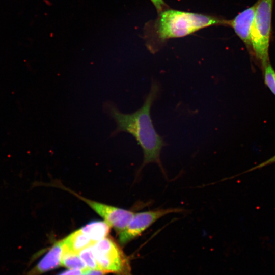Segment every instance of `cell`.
Listing matches in <instances>:
<instances>
[{
	"mask_svg": "<svg viewBox=\"0 0 275 275\" xmlns=\"http://www.w3.org/2000/svg\"><path fill=\"white\" fill-rule=\"evenodd\" d=\"M160 92L159 83L153 81L143 106L137 111L132 114H124L113 105H109L108 110L117 123L116 131H124L132 135L141 147L144 154L142 167L148 163H155L164 174L160 153L166 143L155 129L150 116L151 107Z\"/></svg>",
	"mask_w": 275,
	"mask_h": 275,
	"instance_id": "cell-1",
	"label": "cell"
},
{
	"mask_svg": "<svg viewBox=\"0 0 275 275\" xmlns=\"http://www.w3.org/2000/svg\"><path fill=\"white\" fill-rule=\"evenodd\" d=\"M215 25H229V20L213 16L172 9L160 12L155 24L161 42L190 35L202 28Z\"/></svg>",
	"mask_w": 275,
	"mask_h": 275,
	"instance_id": "cell-2",
	"label": "cell"
},
{
	"mask_svg": "<svg viewBox=\"0 0 275 275\" xmlns=\"http://www.w3.org/2000/svg\"><path fill=\"white\" fill-rule=\"evenodd\" d=\"M274 0H258L251 32L254 54L263 70L270 63L269 46L271 32L272 10Z\"/></svg>",
	"mask_w": 275,
	"mask_h": 275,
	"instance_id": "cell-3",
	"label": "cell"
},
{
	"mask_svg": "<svg viewBox=\"0 0 275 275\" xmlns=\"http://www.w3.org/2000/svg\"><path fill=\"white\" fill-rule=\"evenodd\" d=\"M100 270L118 275H131L127 258L117 243L105 237L92 246Z\"/></svg>",
	"mask_w": 275,
	"mask_h": 275,
	"instance_id": "cell-4",
	"label": "cell"
},
{
	"mask_svg": "<svg viewBox=\"0 0 275 275\" xmlns=\"http://www.w3.org/2000/svg\"><path fill=\"white\" fill-rule=\"evenodd\" d=\"M180 208L156 209L135 213L127 227L119 233V240L126 244L140 236L158 219L172 213L182 212Z\"/></svg>",
	"mask_w": 275,
	"mask_h": 275,
	"instance_id": "cell-5",
	"label": "cell"
},
{
	"mask_svg": "<svg viewBox=\"0 0 275 275\" xmlns=\"http://www.w3.org/2000/svg\"><path fill=\"white\" fill-rule=\"evenodd\" d=\"M71 193L84 201L102 217L111 227L114 228L119 233L127 227L135 213L130 210L93 201L73 191Z\"/></svg>",
	"mask_w": 275,
	"mask_h": 275,
	"instance_id": "cell-6",
	"label": "cell"
},
{
	"mask_svg": "<svg viewBox=\"0 0 275 275\" xmlns=\"http://www.w3.org/2000/svg\"><path fill=\"white\" fill-rule=\"evenodd\" d=\"M256 11V4L244 9L233 19L229 20V25L245 45L253 54L251 43V32Z\"/></svg>",
	"mask_w": 275,
	"mask_h": 275,
	"instance_id": "cell-7",
	"label": "cell"
},
{
	"mask_svg": "<svg viewBox=\"0 0 275 275\" xmlns=\"http://www.w3.org/2000/svg\"><path fill=\"white\" fill-rule=\"evenodd\" d=\"M64 251L63 239L58 241L26 275H40L57 268L61 264V259Z\"/></svg>",
	"mask_w": 275,
	"mask_h": 275,
	"instance_id": "cell-8",
	"label": "cell"
},
{
	"mask_svg": "<svg viewBox=\"0 0 275 275\" xmlns=\"http://www.w3.org/2000/svg\"><path fill=\"white\" fill-rule=\"evenodd\" d=\"M63 241L65 250L75 253H79L95 243L80 229L64 238Z\"/></svg>",
	"mask_w": 275,
	"mask_h": 275,
	"instance_id": "cell-9",
	"label": "cell"
},
{
	"mask_svg": "<svg viewBox=\"0 0 275 275\" xmlns=\"http://www.w3.org/2000/svg\"><path fill=\"white\" fill-rule=\"evenodd\" d=\"M111 227L105 221H94L80 228L92 241L97 242L107 237Z\"/></svg>",
	"mask_w": 275,
	"mask_h": 275,
	"instance_id": "cell-10",
	"label": "cell"
},
{
	"mask_svg": "<svg viewBox=\"0 0 275 275\" xmlns=\"http://www.w3.org/2000/svg\"><path fill=\"white\" fill-rule=\"evenodd\" d=\"M61 265L70 269H87V266L78 253L65 250L62 256Z\"/></svg>",
	"mask_w": 275,
	"mask_h": 275,
	"instance_id": "cell-11",
	"label": "cell"
},
{
	"mask_svg": "<svg viewBox=\"0 0 275 275\" xmlns=\"http://www.w3.org/2000/svg\"><path fill=\"white\" fill-rule=\"evenodd\" d=\"M92 246L91 245L82 250L79 252L78 254L88 269L100 270Z\"/></svg>",
	"mask_w": 275,
	"mask_h": 275,
	"instance_id": "cell-12",
	"label": "cell"
},
{
	"mask_svg": "<svg viewBox=\"0 0 275 275\" xmlns=\"http://www.w3.org/2000/svg\"><path fill=\"white\" fill-rule=\"evenodd\" d=\"M265 85L275 95V70L269 63L263 70Z\"/></svg>",
	"mask_w": 275,
	"mask_h": 275,
	"instance_id": "cell-13",
	"label": "cell"
},
{
	"mask_svg": "<svg viewBox=\"0 0 275 275\" xmlns=\"http://www.w3.org/2000/svg\"><path fill=\"white\" fill-rule=\"evenodd\" d=\"M106 273L102 270L88 269L85 270L81 275H105Z\"/></svg>",
	"mask_w": 275,
	"mask_h": 275,
	"instance_id": "cell-14",
	"label": "cell"
},
{
	"mask_svg": "<svg viewBox=\"0 0 275 275\" xmlns=\"http://www.w3.org/2000/svg\"><path fill=\"white\" fill-rule=\"evenodd\" d=\"M155 7L158 11L160 12L163 11V9L166 6V4L163 0H150Z\"/></svg>",
	"mask_w": 275,
	"mask_h": 275,
	"instance_id": "cell-15",
	"label": "cell"
},
{
	"mask_svg": "<svg viewBox=\"0 0 275 275\" xmlns=\"http://www.w3.org/2000/svg\"><path fill=\"white\" fill-rule=\"evenodd\" d=\"M274 162H275V155H274L272 157L270 158L269 159L265 160V161L261 163L260 164H259V165L256 166L255 167H253V168L250 169L248 171H252V170L260 168L263 167H264L265 166H267L268 164H270L274 163Z\"/></svg>",
	"mask_w": 275,
	"mask_h": 275,
	"instance_id": "cell-16",
	"label": "cell"
}]
</instances>
